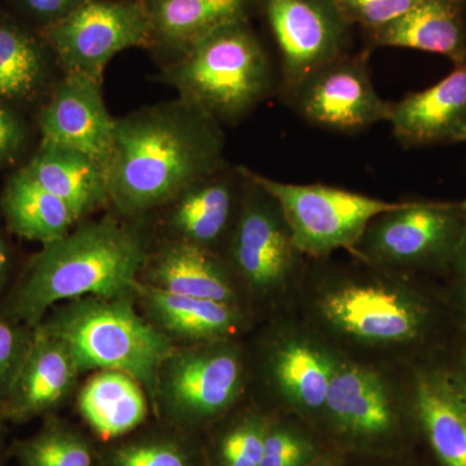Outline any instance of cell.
Segmentation results:
<instances>
[{
  "mask_svg": "<svg viewBox=\"0 0 466 466\" xmlns=\"http://www.w3.org/2000/svg\"><path fill=\"white\" fill-rule=\"evenodd\" d=\"M57 66L41 32L0 16V104H29L42 96Z\"/></svg>",
  "mask_w": 466,
  "mask_h": 466,
  "instance_id": "obj_25",
  "label": "cell"
},
{
  "mask_svg": "<svg viewBox=\"0 0 466 466\" xmlns=\"http://www.w3.org/2000/svg\"><path fill=\"white\" fill-rule=\"evenodd\" d=\"M287 99L309 124L343 134L388 122L391 104L377 94L367 54H345L325 64Z\"/></svg>",
  "mask_w": 466,
  "mask_h": 466,
  "instance_id": "obj_13",
  "label": "cell"
},
{
  "mask_svg": "<svg viewBox=\"0 0 466 466\" xmlns=\"http://www.w3.org/2000/svg\"><path fill=\"white\" fill-rule=\"evenodd\" d=\"M443 360L466 395V336L459 339L451 350L449 357L443 358Z\"/></svg>",
  "mask_w": 466,
  "mask_h": 466,
  "instance_id": "obj_37",
  "label": "cell"
},
{
  "mask_svg": "<svg viewBox=\"0 0 466 466\" xmlns=\"http://www.w3.org/2000/svg\"><path fill=\"white\" fill-rule=\"evenodd\" d=\"M417 429L441 466H466V395L440 350L408 364Z\"/></svg>",
  "mask_w": 466,
  "mask_h": 466,
  "instance_id": "obj_16",
  "label": "cell"
},
{
  "mask_svg": "<svg viewBox=\"0 0 466 466\" xmlns=\"http://www.w3.org/2000/svg\"><path fill=\"white\" fill-rule=\"evenodd\" d=\"M244 177L226 167L202 177L162 210L171 240L222 254L240 211Z\"/></svg>",
  "mask_w": 466,
  "mask_h": 466,
  "instance_id": "obj_17",
  "label": "cell"
},
{
  "mask_svg": "<svg viewBox=\"0 0 466 466\" xmlns=\"http://www.w3.org/2000/svg\"><path fill=\"white\" fill-rule=\"evenodd\" d=\"M137 297H85L67 300L38 325L61 339L81 373L118 370L155 398L159 368L177 346L134 308Z\"/></svg>",
  "mask_w": 466,
  "mask_h": 466,
  "instance_id": "obj_5",
  "label": "cell"
},
{
  "mask_svg": "<svg viewBox=\"0 0 466 466\" xmlns=\"http://www.w3.org/2000/svg\"><path fill=\"white\" fill-rule=\"evenodd\" d=\"M453 279L452 303L456 314L466 320V229L449 268Z\"/></svg>",
  "mask_w": 466,
  "mask_h": 466,
  "instance_id": "obj_36",
  "label": "cell"
},
{
  "mask_svg": "<svg viewBox=\"0 0 466 466\" xmlns=\"http://www.w3.org/2000/svg\"><path fill=\"white\" fill-rule=\"evenodd\" d=\"M20 466H92L88 441L78 431L50 424L18 446Z\"/></svg>",
  "mask_w": 466,
  "mask_h": 466,
  "instance_id": "obj_29",
  "label": "cell"
},
{
  "mask_svg": "<svg viewBox=\"0 0 466 466\" xmlns=\"http://www.w3.org/2000/svg\"><path fill=\"white\" fill-rule=\"evenodd\" d=\"M312 466H341V462L332 453H324Z\"/></svg>",
  "mask_w": 466,
  "mask_h": 466,
  "instance_id": "obj_39",
  "label": "cell"
},
{
  "mask_svg": "<svg viewBox=\"0 0 466 466\" xmlns=\"http://www.w3.org/2000/svg\"><path fill=\"white\" fill-rule=\"evenodd\" d=\"M110 466H193L191 455L179 441L147 438L126 443L110 456Z\"/></svg>",
  "mask_w": 466,
  "mask_h": 466,
  "instance_id": "obj_31",
  "label": "cell"
},
{
  "mask_svg": "<svg viewBox=\"0 0 466 466\" xmlns=\"http://www.w3.org/2000/svg\"><path fill=\"white\" fill-rule=\"evenodd\" d=\"M268 417L259 466H312L324 455L315 426L302 417L279 412Z\"/></svg>",
  "mask_w": 466,
  "mask_h": 466,
  "instance_id": "obj_28",
  "label": "cell"
},
{
  "mask_svg": "<svg viewBox=\"0 0 466 466\" xmlns=\"http://www.w3.org/2000/svg\"><path fill=\"white\" fill-rule=\"evenodd\" d=\"M225 148L223 125L180 97L119 116L106 164L109 205L128 219L162 210L226 167Z\"/></svg>",
  "mask_w": 466,
  "mask_h": 466,
  "instance_id": "obj_2",
  "label": "cell"
},
{
  "mask_svg": "<svg viewBox=\"0 0 466 466\" xmlns=\"http://www.w3.org/2000/svg\"><path fill=\"white\" fill-rule=\"evenodd\" d=\"M149 250L143 233L113 216L82 219L67 235L43 244L9 299L15 323L35 329L64 300L137 297Z\"/></svg>",
  "mask_w": 466,
  "mask_h": 466,
  "instance_id": "obj_3",
  "label": "cell"
},
{
  "mask_svg": "<svg viewBox=\"0 0 466 466\" xmlns=\"http://www.w3.org/2000/svg\"><path fill=\"white\" fill-rule=\"evenodd\" d=\"M377 47L412 48L466 63V26L461 0H424L388 25L370 32Z\"/></svg>",
  "mask_w": 466,
  "mask_h": 466,
  "instance_id": "obj_24",
  "label": "cell"
},
{
  "mask_svg": "<svg viewBox=\"0 0 466 466\" xmlns=\"http://www.w3.org/2000/svg\"><path fill=\"white\" fill-rule=\"evenodd\" d=\"M267 321L257 351V372L266 397L279 412L320 428L336 350L294 311Z\"/></svg>",
  "mask_w": 466,
  "mask_h": 466,
  "instance_id": "obj_10",
  "label": "cell"
},
{
  "mask_svg": "<svg viewBox=\"0 0 466 466\" xmlns=\"http://www.w3.org/2000/svg\"><path fill=\"white\" fill-rule=\"evenodd\" d=\"M320 429L352 452H397L417 429L408 364L359 360L336 351Z\"/></svg>",
  "mask_w": 466,
  "mask_h": 466,
  "instance_id": "obj_6",
  "label": "cell"
},
{
  "mask_svg": "<svg viewBox=\"0 0 466 466\" xmlns=\"http://www.w3.org/2000/svg\"><path fill=\"white\" fill-rule=\"evenodd\" d=\"M150 27L152 50L164 63L179 56L220 27L249 20L260 0H140Z\"/></svg>",
  "mask_w": 466,
  "mask_h": 466,
  "instance_id": "obj_22",
  "label": "cell"
},
{
  "mask_svg": "<svg viewBox=\"0 0 466 466\" xmlns=\"http://www.w3.org/2000/svg\"><path fill=\"white\" fill-rule=\"evenodd\" d=\"M466 229V202H400L368 223L349 251L395 274L449 271Z\"/></svg>",
  "mask_w": 466,
  "mask_h": 466,
  "instance_id": "obj_8",
  "label": "cell"
},
{
  "mask_svg": "<svg viewBox=\"0 0 466 466\" xmlns=\"http://www.w3.org/2000/svg\"><path fill=\"white\" fill-rule=\"evenodd\" d=\"M0 205L12 232L42 244L64 238L81 222L66 201L46 191L24 168L8 180Z\"/></svg>",
  "mask_w": 466,
  "mask_h": 466,
  "instance_id": "obj_27",
  "label": "cell"
},
{
  "mask_svg": "<svg viewBox=\"0 0 466 466\" xmlns=\"http://www.w3.org/2000/svg\"><path fill=\"white\" fill-rule=\"evenodd\" d=\"M143 272L144 284L149 287L180 296L217 300L247 309L250 314L225 257L216 251L167 238L155 253L149 251Z\"/></svg>",
  "mask_w": 466,
  "mask_h": 466,
  "instance_id": "obj_20",
  "label": "cell"
},
{
  "mask_svg": "<svg viewBox=\"0 0 466 466\" xmlns=\"http://www.w3.org/2000/svg\"><path fill=\"white\" fill-rule=\"evenodd\" d=\"M349 23L372 30L388 25L424 0H337Z\"/></svg>",
  "mask_w": 466,
  "mask_h": 466,
  "instance_id": "obj_33",
  "label": "cell"
},
{
  "mask_svg": "<svg viewBox=\"0 0 466 466\" xmlns=\"http://www.w3.org/2000/svg\"><path fill=\"white\" fill-rule=\"evenodd\" d=\"M25 130L18 116L0 104V165L11 161L20 152Z\"/></svg>",
  "mask_w": 466,
  "mask_h": 466,
  "instance_id": "obj_35",
  "label": "cell"
},
{
  "mask_svg": "<svg viewBox=\"0 0 466 466\" xmlns=\"http://www.w3.org/2000/svg\"><path fill=\"white\" fill-rule=\"evenodd\" d=\"M9 268V254L8 248L5 245V240H3L2 236H0V288L3 287L5 283V279H7Z\"/></svg>",
  "mask_w": 466,
  "mask_h": 466,
  "instance_id": "obj_38",
  "label": "cell"
},
{
  "mask_svg": "<svg viewBox=\"0 0 466 466\" xmlns=\"http://www.w3.org/2000/svg\"><path fill=\"white\" fill-rule=\"evenodd\" d=\"M268 417L257 408L238 413L218 435L213 466H259Z\"/></svg>",
  "mask_w": 466,
  "mask_h": 466,
  "instance_id": "obj_30",
  "label": "cell"
},
{
  "mask_svg": "<svg viewBox=\"0 0 466 466\" xmlns=\"http://www.w3.org/2000/svg\"><path fill=\"white\" fill-rule=\"evenodd\" d=\"M33 334L34 329L29 332L0 315V406L25 360Z\"/></svg>",
  "mask_w": 466,
  "mask_h": 466,
  "instance_id": "obj_32",
  "label": "cell"
},
{
  "mask_svg": "<svg viewBox=\"0 0 466 466\" xmlns=\"http://www.w3.org/2000/svg\"><path fill=\"white\" fill-rule=\"evenodd\" d=\"M240 168V211L222 256L244 294L251 317L294 311L309 259L297 248L280 205Z\"/></svg>",
  "mask_w": 466,
  "mask_h": 466,
  "instance_id": "obj_7",
  "label": "cell"
},
{
  "mask_svg": "<svg viewBox=\"0 0 466 466\" xmlns=\"http://www.w3.org/2000/svg\"><path fill=\"white\" fill-rule=\"evenodd\" d=\"M294 312L339 354L376 363L433 354L444 327L441 303L410 276L355 257L309 259Z\"/></svg>",
  "mask_w": 466,
  "mask_h": 466,
  "instance_id": "obj_1",
  "label": "cell"
},
{
  "mask_svg": "<svg viewBox=\"0 0 466 466\" xmlns=\"http://www.w3.org/2000/svg\"><path fill=\"white\" fill-rule=\"evenodd\" d=\"M244 170L274 196L297 248L309 259L329 258L334 251L351 250L373 218L400 204L327 184L285 183L248 167Z\"/></svg>",
  "mask_w": 466,
  "mask_h": 466,
  "instance_id": "obj_11",
  "label": "cell"
},
{
  "mask_svg": "<svg viewBox=\"0 0 466 466\" xmlns=\"http://www.w3.org/2000/svg\"><path fill=\"white\" fill-rule=\"evenodd\" d=\"M24 170L81 220L109 205L106 164L84 152L41 143Z\"/></svg>",
  "mask_w": 466,
  "mask_h": 466,
  "instance_id": "obj_23",
  "label": "cell"
},
{
  "mask_svg": "<svg viewBox=\"0 0 466 466\" xmlns=\"http://www.w3.org/2000/svg\"><path fill=\"white\" fill-rule=\"evenodd\" d=\"M0 416H2V410H0Z\"/></svg>",
  "mask_w": 466,
  "mask_h": 466,
  "instance_id": "obj_40",
  "label": "cell"
},
{
  "mask_svg": "<svg viewBox=\"0 0 466 466\" xmlns=\"http://www.w3.org/2000/svg\"><path fill=\"white\" fill-rule=\"evenodd\" d=\"M79 375L66 343L36 327L25 360L0 406L2 416L20 422L50 412L72 394Z\"/></svg>",
  "mask_w": 466,
  "mask_h": 466,
  "instance_id": "obj_19",
  "label": "cell"
},
{
  "mask_svg": "<svg viewBox=\"0 0 466 466\" xmlns=\"http://www.w3.org/2000/svg\"><path fill=\"white\" fill-rule=\"evenodd\" d=\"M162 79L219 124H238L274 88L268 54L249 20L220 27L164 63Z\"/></svg>",
  "mask_w": 466,
  "mask_h": 466,
  "instance_id": "obj_4",
  "label": "cell"
},
{
  "mask_svg": "<svg viewBox=\"0 0 466 466\" xmlns=\"http://www.w3.org/2000/svg\"><path fill=\"white\" fill-rule=\"evenodd\" d=\"M249 383L240 339L175 348L158 370L153 400L177 424L217 421L240 403Z\"/></svg>",
  "mask_w": 466,
  "mask_h": 466,
  "instance_id": "obj_9",
  "label": "cell"
},
{
  "mask_svg": "<svg viewBox=\"0 0 466 466\" xmlns=\"http://www.w3.org/2000/svg\"><path fill=\"white\" fill-rule=\"evenodd\" d=\"M388 122L404 148L466 142V63L437 85L391 103Z\"/></svg>",
  "mask_w": 466,
  "mask_h": 466,
  "instance_id": "obj_18",
  "label": "cell"
},
{
  "mask_svg": "<svg viewBox=\"0 0 466 466\" xmlns=\"http://www.w3.org/2000/svg\"><path fill=\"white\" fill-rule=\"evenodd\" d=\"M281 57L285 96L319 67L348 54L350 26L337 0H260Z\"/></svg>",
  "mask_w": 466,
  "mask_h": 466,
  "instance_id": "obj_14",
  "label": "cell"
},
{
  "mask_svg": "<svg viewBox=\"0 0 466 466\" xmlns=\"http://www.w3.org/2000/svg\"><path fill=\"white\" fill-rule=\"evenodd\" d=\"M85 0H18L24 12L35 21L38 32L54 25L75 11Z\"/></svg>",
  "mask_w": 466,
  "mask_h": 466,
  "instance_id": "obj_34",
  "label": "cell"
},
{
  "mask_svg": "<svg viewBox=\"0 0 466 466\" xmlns=\"http://www.w3.org/2000/svg\"><path fill=\"white\" fill-rule=\"evenodd\" d=\"M148 394L142 383L118 370H99L78 395V410L104 440L122 437L148 416Z\"/></svg>",
  "mask_w": 466,
  "mask_h": 466,
  "instance_id": "obj_26",
  "label": "cell"
},
{
  "mask_svg": "<svg viewBox=\"0 0 466 466\" xmlns=\"http://www.w3.org/2000/svg\"><path fill=\"white\" fill-rule=\"evenodd\" d=\"M137 299L142 300L158 329L186 345L240 339L254 321L247 309L217 300L168 293L142 281L137 288Z\"/></svg>",
  "mask_w": 466,
  "mask_h": 466,
  "instance_id": "obj_21",
  "label": "cell"
},
{
  "mask_svg": "<svg viewBox=\"0 0 466 466\" xmlns=\"http://www.w3.org/2000/svg\"><path fill=\"white\" fill-rule=\"evenodd\" d=\"M38 116L41 143L79 150L106 164L116 118L103 96V82L61 73Z\"/></svg>",
  "mask_w": 466,
  "mask_h": 466,
  "instance_id": "obj_15",
  "label": "cell"
},
{
  "mask_svg": "<svg viewBox=\"0 0 466 466\" xmlns=\"http://www.w3.org/2000/svg\"><path fill=\"white\" fill-rule=\"evenodd\" d=\"M41 34L61 73L99 82L119 52L150 51L153 46L152 27L140 0H85Z\"/></svg>",
  "mask_w": 466,
  "mask_h": 466,
  "instance_id": "obj_12",
  "label": "cell"
}]
</instances>
